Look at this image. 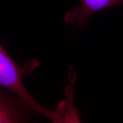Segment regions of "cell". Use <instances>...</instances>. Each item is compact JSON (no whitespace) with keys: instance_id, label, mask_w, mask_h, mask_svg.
I'll return each instance as SVG.
<instances>
[{"instance_id":"6da1fadb","label":"cell","mask_w":123,"mask_h":123,"mask_svg":"<svg viewBox=\"0 0 123 123\" xmlns=\"http://www.w3.org/2000/svg\"><path fill=\"white\" fill-rule=\"evenodd\" d=\"M39 66L37 59L26 62L24 65L18 64L8 54L0 43V89L13 93L35 113L42 115L53 123L66 120L62 111H52L39 104L25 87L24 76H30Z\"/></svg>"},{"instance_id":"7a4b0ae2","label":"cell","mask_w":123,"mask_h":123,"mask_svg":"<svg viewBox=\"0 0 123 123\" xmlns=\"http://www.w3.org/2000/svg\"><path fill=\"white\" fill-rule=\"evenodd\" d=\"M34 113L16 96L0 89V123L29 122Z\"/></svg>"},{"instance_id":"3957f363","label":"cell","mask_w":123,"mask_h":123,"mask_svg":"<svg viewBox=\"0 0 123 123\" xmlns=\"http://www.w3.org/2000/svg\"><path fill=\"white\" fill-rule=\"evenodd\" d=\"M79 7L70 9L64 17V21L73 25L75 29H82L91 15L112 6L123 3V0H80Z\"/></svg>"}]
</instances>
